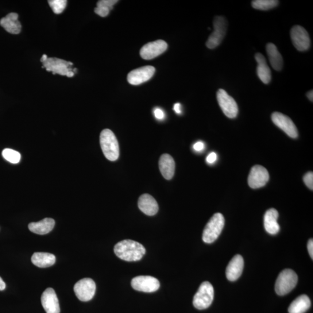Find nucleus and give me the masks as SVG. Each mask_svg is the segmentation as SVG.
Segmentation results:
<instances>
[{
	"instance_id": "4468645a",
	"label": "nucleus",
	"mask_w": 313,
	"mask_h": 313,
	"mask_svg": "<svg viewBox=\"0 0 313 313\" xmlns=\"http://www.w3.org/2000/svg\"><path fill=\"white\" fill-rule=\"evenodd\" d=\"M155 72V68L151 66L135 69L128 75V82L133 86H138L152 79Z\"/></svg>"
},
{
	"instance_id": "39448f33",
	"label": "nucleus",
	"mask_w": 313,
	"mask_h": 313,
	"mask_svg": "<svg viewBox=\"0 0 313 313\" xmlns=\"http://www.w3.org/2000/svg\"><path fill=\"white\" fill-rule=\"evenodd\" d=\"M214 297L213 286L208 281L201 284L193 298V303L199 310H204L211 306Z\"/></svg>"
},
{
	"instance_id": "bb28decb",
	"label": "nucleus",
	"mask_w": 313,
	"mask_h": 313,
	"mask_svg": "<svg viewBox=\"0 0 313 313\" xmlns=\"http://www.w3.org/2000/svg\"><path fill=\"white\" fill-rule=\"evenodd\" d=\"M278 4L279 2L276 0H254L252 2V6L256 10L266 11L274 9Z\"/></svg>"
},
{
	"instance_id": "2eb2a0df",
	"label": "nucleus",
	"mask_w": 313,
	"mask_h": 313,
	"mask_svg": "<svg viewBox=\"0 0 313 313\" xmlns=\"http://www.w3.org/2000/svg\"><path fill=\"white\" fill-rule=\"evenodd\" d=\"M167 42L158 40L145 44L140 51L141 56L145 60H151L161 55L167 49Z\"/></svg>"
},
{
	"instance_id": "7c9ffc66",
	"label": "nucleus",
	"mask_w": 313,
	"mask_h": 313,
	"mask_svg": "<svg viewBox=\"0 0 313 313\" xmlns=\"http://www.w3.org/2000/svg\"><path fill=\"white\" fill-rule=\"evenodd\" d=\"M303 180L305 184L310 189L313 190V173L312 172H309L304 176Z\"/></svg>"
},
{
	"instance_id": "9d476101",
	"label": "nucleus",
	"mask_w": 313,
	"mask_h": 313,
	"mask_svg": "<svg viewBox=\"0 0 313 313\" xmlns=\"http://www.w3.org/2000/svg\"><path fill=\"white\" fill-rule=\"evenodd\" d=\"M131 286L136 291L150 293L157 291L160 287V284L155 277L140 276L133 278Z\"/></svg>"
},
{
	"instance_id": "f704fd0d",
	"label": "nucleus",
	"mask_w": 313,
	"mask_h": 313,
	"mask_svg": "<svg viewBox=\"0 0 313 313\" xmlns=\"http://www.w3.org/2000/svg\"><path fill=\"white\" fill-rule=\"evenodd\" d=\"M205 148V145L203 142H197L196 144L193 146V149L196 152H202Z\"/></svg>"
},
{
	"instance_id": "4be33fe9",
	"label": "nucleus",
	"mask_w": 313,
	"mask_h": 313,
	"mask_svg": "<svg viewBox=\"0 0 313 313\" xmlns=\"http://www.w3.org/2000/svg\"><path fill=\"white\" fill-rule=\"evenodd\" d=\"M278 215V211L274 208L270 209L265 214V229L270 234H276L280 231V225L277 222Z\"/></svg>"
},
{
	"instance_id": "473e14b6",
	"label": "nucleus",
	"mask_w": 313,
	"mask_h": 313,
	"mask_svg": "<svg viewBox=\"0 0 313 313\" xmlns=\"http://www.w3.org/2000/svg\"><path fill=\"white\" fill-rule=\"evenodd\" d=\"M217 154H216L215 152H212L210 154H209V155L207 157V162L208 164H214V162L217 160Z\"/></svg>"
},
{
	"instance_id": "f8f14e48",
	"label": "nucleus",
	"mask_w": 313,
	"mask_h": 313,
	"mask_svg": "<svg viewBox=\"0 0 313 313\" xmlns=\"http://www.w3.org/2000/svg\"><path fill=\"white\" fill-rule=\"evenodd\" d=\"M272 119L274 124L283 130L289 137L296 138L298 137L295 123L288 116L279 112H274L272 115Z\"/></svg>"
},
{
	"instance_id": "a211bd4d",
	"label": "nucleus",
	"mask_w": 313,
	"mask_h": 313,
	"mask_svg": "<svg viewBox=\"0 0 313 313\" xmlns=\"http://www.w3.org/2000/svg\"><path fill=\"white\" fill-rule=\"evenodd\" d=\"M138 207L142 212L148 216L155 215L158 211L156 200L148 194H144L139 197Z\"/></svg>"
},
{
	"instance_id": "f3484780",
	"label": "nucleus",
	"mask_w": 313,
	"mask_h": 313,
	"mask_svg": "<svg viewBox=\"0 0 313 313\" xmlns=\"http://www.w3.org/2000/svg\"><path fill=\"white\" fill-rule=\"evenodd\" d=\"M244 262L240 255H236L231 259L229 265L227 266L226 274L228 280L234 281L241 276Z\"/></svg>"
},
{
	"instance_id": "393cba45",
	"label": "nucleus",
	"mask_w": 313,
	"mask_h": 313,
	"mask_svg": "<svg viewBox=\"0 0 313 313\" xmlns=\"http://www.w3.org/2000/svg\"><path fill=\"white\" fill-rule=\"evenodd\" d=\"M56 257L53 254L46 253H36L33 255L32 262L40 268H46L55 264Z\"/></svg>"
},
{
	"instance_id": "c756f323",
	"label": "nucleus",
	"mask_w": 313,
	"mask_h": 313,
	"mask_svg": "<svg viewBox=\"0 0 313 313\" xmlns=\"http://www.w3.org/2000/svg\"><path fill=\"white\" fill-rule=\"evenodd\" d=\"M117 3V0H100L97 3V7H105L111 11Z\"/></svg>"
},
{
	"instance_id": "7ed1b4c3",
	"label": "nucleus",
	"mask_w": 313,
	"mask_h": 313,
	"mask_svg": "<svg viewBox=\"0 0 313 313\" xmlns=\"http://www.w3.org/2000/svg\"><path fill=\"white\" fill-rule=\"evenodd\" d=\"M225 226V218L222 214L216 213L212 216L205 227L203 240L204 242L211 243L218 238Z\"/></svg>"
},
{
	"instance_id": "58836bf2",
	"label": "nucleus",
	"mask_w": 313,
	"mask_h": 313,
	"mask_svg": "<svg viewBox=\"0 0 313 313\" xmlns=\"http://www.w3.org/2000/svg\"><path fill=\"white\" fill-rule=\"evenodd\" d=\"M307 98L309 99V100H310V101L312 102V100H313L312 90H311L307 93Z\"/></svg>"
},
{
	"instance_id": "ea45409f",
	"label": "nucleus",
	"mask_w": 313,
	"mask_h": 313,
	"mask_svg": "<svg viewBox=\"0 0 313 313\" xmlns=\"http://www.w3.org/2000/svg\"><path fill=\"white\" fill-rule=\"evenodd\" d=\"M47 55H45V54H44V55H42L41 58V62H44V61H45L46 59H47Z\"/></svg>"
},
{
	"instance_id": "6e6552de",
	"label": "nucleus",
	"mask_w": 313,
	"mask_h": 313,
	"mask_svg": "<svg viewBox=\"0 0 313 313\" xmlns=\"http://www.w3.org/2000/svg\"><path fill=\"white\" fill-rule=\"evenodd\" d=\"M219 105L221 108L223 113L229 118H234L237 117L238 113V107L236 102L227 92L219 89L216 94Z\"/></svg>"
},
{
	"instance_id": "423d86ee",
	"label": "nucleus",
	"mask_w": 313,
	"mask_h": 313,
	"mask_svg": "<svg viewBox=\"0 0 313 313\" xmlns=\"http://www.w3.org/2000/svg\"><path fill=\"white\" fill-rule=\"evenodd\" d=\"M214 32L209 37L206 42L208 48L214 49L217 47L225 38L227 29V22L225 17H216L214 19Z\"/></svg>"
},
{
	"instance_id": "20e7f679",
	"label": "nucleus",
	"mask_w": 313,
	"mask_h": 313,
	"mask_svg": "<svg viewBox=\"0 0 313 313\" xmlns=\"http://www.w3.org/2000/svg\"><path fill=\"white\" fill-rule=\"evenodd\" d=\"M296 273L291 269H285L278 276L275 284V291L277 294L283 296L292 291L297 283Z\"/></svg>"
},
{
	"instance_id": "b1692460",
	"label": "nucleus",
	"mask_w": 313,
	"mask_h": 313,
	"mask_svg": "<svg viewBox=\"0 0 313 313\" xmlns=\"http://www.w3.org/2000/svg\"><path fill=\"white\" fill-rule=\"evenodd\" d=\"M266 52L272 68L276 71H281L283 67V58L277 46L273 43H268L266 45Z\"/></svg>"
},
{
	"instance_id": "6ab92c4d",
	"label": "nucleus",
	"mask_w": 313,
	"mask_h": 313,
	"mask_svg": "<svg viewBox=\"0 0 313 313\" xmlns=\"http://www.w3.org/2000/svg\"><path fill=\"white\" fill-rule=\"evenodd\" d=\"M0 25L7 32L13 34L20 33L22 29L21 23L18 20V15L14 13H10L3 18L0 21Z\"/></svg>"
},
{
	"instance_id": "cd10ccee",
	"label": "nucleus",
	"mask_w": 313,
	"mask_h": 313,
	"mask_svg": "<svg viewBox=\"0 0 313 313\" xmlns=\"http://www.w3.org/2000/svg\"><path fill=\"white\" fill-rule=\"evenodd\" d=\"M2 155L5 159L12 164H18L21 160V155L17 151L6 149L3 151Z\"/></svg>"
},
{
	"instance_id": "c85d7f7f",
	"label": "nucleus",
	"mask_w": 313,
	"mask_h": 313,
	"mask_svg": "<svg viewBox=\"0 0 313 313\" xmlns=\"http://www.w3.org/2000/svg\"><path fill=\"white\" fill-rule=\"evenodd\" d=\"M48 4L54 13L60 14L67 7V1L66 0H50L48 1Z\"/></svg>"
},
{
	"instance_id": "1a4fd4ad",
	"label": "nucleus",
	"mask_w": 313,
	"mask_h": 313,
	"mask_svg": "<svg viewBox=\"0 0 313 313\" xmlns=\"http://www.w3.org/2000/svg\"><path fill=\"white\" fill-rule=\"evenodd\" d=\"M74 291L77 298L80 300L83 301H90L95 294V283L91 278H83L75 284Z\"/></svg>"
},
{
	"instance_id": "9b49d317",
	"label": "nucleus",
	"mask_w": 313,
	"mask_h": 313,
	"mask_svg": "<svg viewBox=\"0 0 313 313\" xmlns=\"http://www.w3.org/2000/svg\"><path fill=\"white\" fill-rule=\"evenodd\" d=\"M291 38L293 45L298 51H307L310 48V37L303 27L299 25L293 26L291 30Z\"/></svg>"
},
{
	"instance_id": "e433bc0d",
	"label": "nucleus",
	"mask_w": 313,
	"mask_h": 313,
	"mask_svg": "<svg viewBox=\"0 0 313 313\" xmlns=\"http://www.w3.org/2000/svg\"><path fill=\"white\" fill-rule=\"evenodd\" d=\"M173 110L176 112L177 114H181V104L179 103H177L174 104Z\"/></svg>"
},
{
	"instance_id": "dca6fc26",
	"label": "nucleus",
	"mask_w": 313,
	"mask_h": 313,
	"mask_svg": "<svg viewBox=\"0 0 313 313\" xmlns=\"http://www.w3.org/2000/svg\"><path fill=\"white\" fill-rule=\"evenodd\" d=\"M41 300L46 313H60L59 300L53 289H46L42 293Z\"/></svg>"
},
{
	"instance_id": "c9c22d12",
	"label": "nucleus",
	"mask_w": 313,
	"mask_h": 313,
	"mask_svg": "<svg viewBox=\"0 0 313 313\" xmlns=\"http://www.w3.org/2000/svg\"><path fill=\"white\" fill-rule=\"evenodd\" d=\"M307 249L308 251L309 255H310V257L312 260L313 259V241L312 239H310V240L308 241L307 243Z\"/></svg>"
},
{
	"instance_id": "2f4dec72",
	"label": "nucleus",
	"mask_w": 313,
	"mask_h": 313,
	"mask_svg": "<svg viewBox=\"0 0 313 313\" xmlns=\"http://www.w3.org/2000/svg\"><path fill=\"white\" fill-rule=\"evenodd\" d=\"M110 10L105 7H97L95 8V13L101 17H106L109 14Z\"/></svg>"
},
{
	"instance_id": "0eeeda50",
	"label": "nucleus",
	"mask_w": 313,
	"mask_h": 313,
	"mask_svg": "<svg viewBox=\"0 0 313 313\" xmlns=\"http://www.w3.org/2000/svg\"><path fill=\"white\" fill-rule=\"evenodd\" d=\"M43 68L48 72H51L53 75L57 74L73 77L75 76L72 68L73 63L56 57H48L44 62Z\"/></svg>"
},
{
	"instance_id": "ddd939ff",
	"label": "nucleus",
	"mask_w": 313,
	"mask_h": 313,
	"mask_svg": "<svg viewBox=\"0 0 313 313\" xmlns=\"http://www.w3.org/2000/svg\"><path fill=\"white\" fill-rule=\"evenodd\" d=\"M269 173L262 165L254 166L251 169L248 179L249 187L259 189L265 186L269 180Z\"/></svg>"
},
{
	"instance_id": "f257e3e1",
	"label": "nucleus",
	"mask_w": 313,
	"mask_h": 313,
	"mask_svg": "<svg viewBox=\"0 0 313 313\" xmlns=\"http://www.w3.org/2000/svg\"><path fill=\"white\" fill-rule=\"evenodd\" d=\"M114 251L117 257L127 262L140 261L146 253V249L141 243L131 239L117 243Z\"/></svg>"
},
{
	"instance_id": "5701e85b",
	"label": "nucleus",
	"mask_w": 313,
	"mask_h": 313,
	"mask_svg": "<svg viewBox=\"0 0 313 313\" xmlns=\"http://www.w3.org/2000/svg\"><path fill=\"white\" fill-rule=\"evenodd\" d=\"M55 224V220L53 219L45 218L38 222L30 223L29 229L35 234L44 235L52 230Z\"/></svg>"
},
{
	"instance_id": "aec40b11",
	"label": "nucleus",
	"mask_w": 313,
	"mask_h": 313,
	"mask_svg": "<svg viewBox=\"0 0 313 313\" xmlns=\"http://www.w3.org/2000/svg\"><path fill=\"white\" fill-rule=\"evenodd\" d=\"M255 57L258 63L257 71L259 78L264 84L270 83L272 79L271 71L267 64L265 56L261 53H257Z\"/></svg>"
},
{
	"instance_id": "4c0bfd02",
	"label": "nucleus",
	"mask_w": 313,
	"mask_h": 313,
	"mask_svg": "<svg viewBox=\"0 0 313 313\" xmlns=\"http://www.w3.org/2000/svg\"><path fill=\"white\" fill-rule=\"evenodd\" d=\"M6 288V283H5V281L3 280L2 278L0 277V291H3V290H5Z\"/></svg>"
},
{
	"instance_id": "f03ea898",
	"label": "nucleus",
	"mask_w": 313,
	"mask_h": 313,
	"mask_svg": "<svg viewBox=\"0 0 313 313\" xmlns=\"http://www.w3.org/2000/svg\"><path fill=\"white\" fill-rule=\"evenodd\" d=\"M100 144L107 160L114 161L118 159L119 155L118 142L111 130L105 129L102 131L100 135Z\"/></svg>"
},
{
	"instance_id": "a878e982",
	"label": "nucleus",
	"mask_w": 313,
	"mask_h": 313,
	"mask_svg": "<svg viewBox=\"0 0 313 313\" xmlns=\"http://www.w3.org/2000/svg\"><path fill=\"white\" fill-rule=\"evenodd\" d=\"M311 306V301L306 295H300L293 300L288 308L289 313H304Z\"/></svg>"
},
{
	"instance_id": "72a5a7b5",
	"label": "nucleus",
	"mask_w": 313,
	"mask_h": 313,
	"mask_svg": "<svg viewBox=\"0 0 313 313\" xmlns=\"http://www.w3.org/2000/svg\"><path fill=\"white\" fill-rule=\"evenodd\" d=\"M154 115H155L156 118L158 119H162L165 117L164 111L160 109H158V108H157V109L154 110Z\"/></svg>"
},
{
	"instance_id": "412c9836",
	"label": "nucleus",
	"mask_w": 313,
	"mask_h": 313,
	"mask_svg": "<svg viewBox=\"0 0 313 313\" xmlns=\"http://www.w3.org/2000/svg\"><path fill=\"white\" fill-rule=\"evenodd\" d=\"M159 168L164 178L171 179L175 173V162L168 154H162L159 160Z\"/></svg>"
}]
</instances>
